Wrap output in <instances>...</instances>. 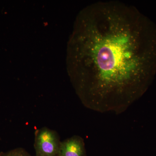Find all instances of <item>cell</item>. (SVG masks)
<instances>
[{"label":"cell","mask_w":156,"mask_h":156,"mask_svg":"<svg viewBox=\"0 0 156 156\" xmlns=\"http://www.w3.org/2000/svg\"><path fill=\"white\" fill-rule=\"evenodd\" d=\"M58 156H86L83 139L75 135L61 142Z\"/></svg>","instance_id":"3957f363"},{"label":"cell","mask_w":156,"mask_h":156,"mask_svg":"<svg viewBox=\"0 0 156 156\" xmlns=\"http://www.w3.org/2000/svg\"><path fill=\"white\" fill-rule=\"evenodd\" d=\"M61 142L56 131L43 128L35 133L36 156H58Z\"/></svg>","instance_id":"7a4b0ae2"},{"label":"cell","mask_w":156,"mask_h":156,"mask_svg":"<svg viewBox=\"0 0 156 156\" xmlns=\"http://www.w3.org/2000/svg\"><path fill=\"white\" fill-rule=\"evenodd\" d=\"M0 156H31L30 154L25 150L21 148L14 149L12 150L2 152L0 154Z\"/></svg>","instance_id":"277c9868"},{"label":"cell","mask_w":156,"mask_h":156,"mask_svg":"<svg viewBox=\"0 0 156 156\" xmlns=\"http://www.w3.org/2000/svg\"><path fill=\"white\" fill-rule=\"evenodd\" d=\"M69 64L85 106L122 113L145 93L155 76V23L119 1L92 4L78 17Z\"/></svg>","instance_id":"6da1fadb"}]
</instances>
